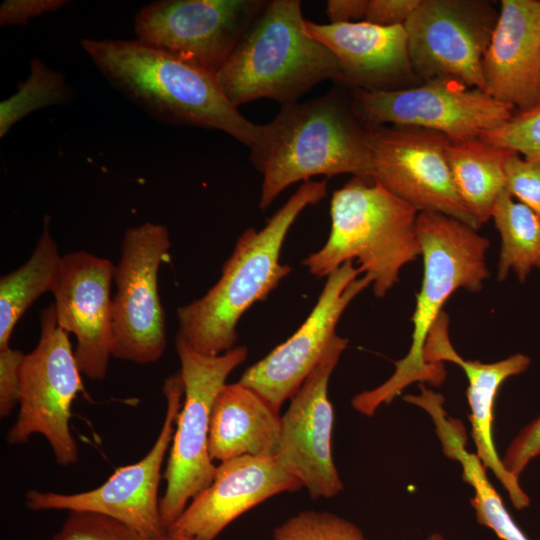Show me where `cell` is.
I'll use <instances>...</instances> for the list:
<instances>
[{
  "label": "cell",
  "mask_w": 540,
  "mask_h": 540,
  "mask_svg": "<svg viewBox=\"0 0 540 540\" xmlns=\"http://www.w3.org/2000/svg\"><path fill=\"white\" fill-rule=\"evenodd\" d=\"M369 126L335 90L281 106L262 124L249 158L262 174L259 207L267 209L290 185L312 177L353 174L372 179Z\"/></svg>",
  "instance_id": "1"
},
{
  "label": "cell",
  "mask_w": 540,
  "mask_h": 540,
  "mask_svg": "<svg viewBox=\"0 0 540 540\" xmlns=\"http://www.w3.org/2000/svg\"><path fill=\"white\" fill-rule=\"evenodd\" d=\"M81 46L101 74L155 119L222 131L249 149L262 124L233 106L216 77L136 39L84 38Z\"/></svg>",
  "instance_id": "2"
},
{
  "label": "cell",
  "mask_w": 540,
  "mask_h": 540,
  "mask_svg": "<svg viewBox=\"0 0 540 540\" xmlns=\"http://www.w3.org/2000/svg\"><path fill=\"white\" fill-rule=\"evenodd\" d=\"M326 195L327 181H305L262 229H246L237 238L218 281L202 297L177 309V334L205 355L234 348L242 315L265 300L291 272L289 265L280 262L291 226L306 207L318 204Z\"/></svg>",
  "instance_id": "3"
},
{
  "label": "cell",
  "mask_w": 540,
  "mask_h": 540,
  "mask_svg": "<svg viewBox=\"0 0 540 540\" xmlns=\"http://www.w3.org/2000/svg\"><path fill=\"white\" fill-rule=\"evenodd\" d=\"M416 228L423 257V278L411 317V345L407 355L395 362V371L389 379L352 398V407L366 416L389 404L414 382L433 385L443 382V364H429L424 358L429 334L443 312V305L456 290L463 288L477 293L490 275L486 264L490 242L475 228L437 212H419Z\"/></svg>",
  "instance_id": "4"
},
{
  "label": "cell",
  "mask_w": 540,
  "mask_h": 540,
  "mask_svg": "<svg viewBox=\"0 0 540 540\" xmlns=\"http://www.w3.org/2000/svg\"><path fill=\"white\" fill-rule=\"evenodd\" d=\"M418 213L373 179L353 176L332 194L326 243L302 265L321 278L356 261L382 298L399 282L401 269L421 256Z\"/></svg>",
  "instance_id": "5"
},
{
  "label": "cell",
  "mask_w": 540,
  "mask_h": 540,
  "mask_svg": "<svg viewBox=\"0 0 540 540\" xmlns=\"http://www.w3.org/2000/svg\"><path fill=\"white\" fill-rule=\"evenodd\" d=\"M304 22L299 0L267 2L215 75L233 106L260 98L291 104L316 84L338 79L335 56Z\"/></svg>",
  "instance_id": "6"
},
{
  "label": "cell",
  "mask_w": 540,
  "mask_h": 540,
  "mask_svg": "<svg viewBox=\"0 0 540 540\" xmlns=\"http://www.w3.org/2000/svg\"><path fill=\"white\" fill-rule=\"evenodd\" d=\"M175 346L184 398L163 473L166 490L160 501V514L165 531L214 478L216 466L209 453L211 409L230 373L248 355V349L243 345L219 355H205L178 334Z\"/></svg>",
  "instance_id": "7"
},
{
  "label": "cell",
  "mask_w": 540,
  "mask_h": 540,
  "mask_svg": "<svg viewBox=\"0 0 540 540\" xmlns=\"http://www.w3.org/2000/svg\"><path fill=\"white\" fill-rule=\"evenodd\" d=\"M40 321L39 341L21 364L19 413L7 441L22 444L31 435L41 434L57 463L68 466L79 456L69 427L71 405L85 388L69 334L58 326L53 304L42 310Z\"/></svg>",
  "instance_id": "8"
},
{
  "label": "cell",
  "mask_w": 540,
  "mask_h": 540,
  "mask_svg": "<svg viewBox=\"0 0 540 540\" xmlns=\"http://www.w3.org/2000/svg\"><path fill=\"white\" fill-rule=\"evenodd\" d=\"M170 246L169 231L160 223L147 221L125 231L113 273V357L149 364L165 352L166 322L158 273L168 259Z\"/></svg>",
  "instance_id": "9"
},
{
  "label": "cell",
  "mask_w": 540,
  "mask_h": 540,
  "mask_svg": "<svg viewBox=\"0 0 540 540\" xmlns=\"http://www.w3.org/2000/svg\"><path fill=\"white\" fill-rule=\"evenodd\" d=\"M353 106L369 127L422 128L450 141L480 139L506 123L514 107L476 88L449 79L426 81L411 88L349 92Z\"/></svg>",
  "instance_id": "10"
},
{
  "label": "cell",
  "mask_w": 540,
  "mask_h": 540,
  "mask_svg": "<svg viewBox=\"0 0 540 540\" xmlns=\"http://www.w3.org/2000/svg\"><path fill=\"white\" fill-rule=\"evenodd\" d=\"M166 413L160 433L150 451L138 462L122 466L99 487L76 494L29 490V509L88 511L117 519L142 535L156 539L166 531L162 525L158 489L163 462L172 443L182 408L184 384L179 373L163 385Z\"/></svg>",
  "instance_id": "11"
},
{
  "label": "cell",
  "mask_w": 540,
  "mask_h": 540,
  "mask_svg": "<svg viewBox=\"0 0 540 540\" xmlns=\"http://www.w3.org/2000/svg\"><path fill=\"white\" fill-rule=\"evenodd\" d=\"M264 0H161L136 14V40L216 75Z\"/></svg>",
  "instance_id": "12"
},
{
  "label": "cell",
  "mask_w": 540,
  "mask_h": 540,
  "mask_svg": "<svg viewBox=\"0 0 540 540\" xmlns=\"http://www.w3.org/2000/svg\"><path fill=\"white\" fill-rule=\"evenodd\" d=\"M498 13L478 0H421L404 24L412 73L486 92L482 60Z\"/></svg>",
  "instance_id": "13"
},
{
  "label": "cell",
  "mask_w": 540,
  "mask_h": 540,
  "mask_svg": "<svg viewBox=\"0 0 540 540\" xmlns=\"http://www.w3.org/2000/svg\"><path fill=\"white\" fill-rule=\"evenodd\" d=\"M448 141L422 128L369 127L372 179L418 212L441 213L478 230L456 190L446 157Z\"/></svg>",
  "instance_id": "14"
},
{
  "label": "cell",
  "mask_w": 540,
  "mask_h": 540,
  "mask_svg": "<svg viewBox=\"0 0 540 540\" xmlns=\"http://www.w3.org/2000/svg\"><path fill=\"white\" fill-rule=\"evenodd\" d=\"M348 340L337 334L290 398L281 416L277 461L295 476L311 498H331L343 490L332 455L334 410L328 385Z\"/></svg>",
  "instance_id": "15"
},
{
  "label": "cell",
  "mask_w": 540,
  "mask_h": 540,
  "mask_svg": "<svg viewBox=\"0 0 540 540\" xmlns=\"http://www.w3.org/2000/svg\"><path fill=\"white\" fill-rule=\"evenodd\" d=\"M353 261L326 277L315 306L302 325L264 358L248 367L238 380L280 410L321 359L336 326L352 300L372 285Z\"/></svg>",
  "instance_id": "16"
},
{
  "label": "cell",
  "mask_w": 540,
  "mask_h": 540,
  "mask_svg": "<svg viewBox=\"0 0 540 540\" xmlns=\"http://www.w3.org/2000/svg\"><path fill=\"white\" fill-rule=\"evenodd\" d=\"M111 260L87 251L62 255L52 290L58 326L76 337L74 355L86 377L103 379L112 356Z\"/></svg>",
  "instance_id": "17"
},
{
  "label": "cell",
  "mask_w": 540,
  "mask_h": 540,
  "mask_svg": "<svg viewBox=\"0 0 540 540\" xmlns=\"http://www.w3.org/2000/svg\"><path fill=\"white\" fill-rule=\"evenodd\" d=\"M302 487L275 457L242 456L220 462L211 484L190 501L166 532L189 540H214L251 508Z\"/></svg>",
  "instance_id": "18"
},
{
  "label": "cell",
  "mask_w": 540,
  "mask_h": 540,
  "mask_svg": "<svg viewBox=\"0 0 540 540\" xmlns=\"http://www.w3.org/2000/svg\"><path fill=\"white\" fill-rule=\"evenodd\" d=\"M482 72L497 101L519 111L540 103V1H501Z\"/></svg>",
  "instance_id": "19"
},
{
  "label": "cell",
  "mask_w": 540,
  "mask_h": 540,
  "mask_svg": "<svg viewBox=\"0 0 540 540\" xmlns=\"http://www.w3.org/2000/svg\"><path fill=\"white\" fill-rule=\"evenodd\" d=\"M424 358L429 364L449 361L463 369L468 379L467 399L471 410V435L476 446V455L503 485L514 507H528L530 499L522 489L519 478L505 468L496 451L492 424L495 399L500 386L508 378L526 371L531 362L530 358L517 353L493 363L463 359L450 343L448 318L444 312L429 334Z\"/></svg>",
  "instance_id": "20"
},
{
  "label": "cell",
  "mask_w": 540,
  "mask_h": 540,
  "mask_svg": "<svg viewBox=\"0 0 540 540\" xmlns=\"http://www.w3.org/2000/svg\"><path fill=\"white\" fill-rule=\"evenodd\" d=\"M306 32L335 56L338 85L367 91L396 89L412 69L405 28L367 21L319 24L304 22Z\"/></svg>",
  "instance_id": "21"
},
{
  "label": "cell",
  "mask_w": 540,
  "mask_h": 540,
  "mask_svg": "<svg viewBox=\"0 0 540 540\" xmlns=\"http://www.w3.org/2000/svg\"><path fill=\"white\" fill-rule=\"evenodd\" d=\"M280 436L279 411L257 392L239 381L220 389L210 415L209 453L213 460L275 457Z\"/></svg>",
  "instance_id": "22"
},
{
  "label": "cell",
  "mask_w": 540,
  "mask_h": 540,
  "mask_svg": "<svg viewBox=\"0 0 540 540\" xmlns=\"http://www.w3.org/2000/svg\"><path fill=\"white\" fill-rule=\"evenodd\" d=\"M513 150L481 139L448 141L446 157L456 190L479 228L505 189V163Z\"/></svg>",
  "instance_id": "23"
},
{
  "label": "cell",
  "mask_w": 540,
  "mask_h": 540,
  "mask_svg": "<svg viewBox=\"0 0 540 540\" xmlns=\"http://www.w3.org/2000/svg\"><path fill=\"white\" fill-rule=\"evenodd\" d=\"M62 255L50 232V217L30 258L0 278V349L10 347L13 330L25 311L45 292H52Z\"/></svg>",
  "instance_id": "24"
},
{
  "label": "cell",
  "mask_w": 540,
  "mask_h": 540,
  "mask_svg": "<svg viewBox=\"0 0 540 540\" xmlns=\"http://www.w3.org/2000/svg\"><path fill=\"white\" fill-rule=\"evenodd\" d=\"M491 218L501 239L497 279L503 281L513 271L523 283L533 268L540 271V217L504 189Z\"/></svg>",
  "instance_id": "25"
},
{
  "label": "cell",
  "mask_w": 540,
  "mask_h": 540,
  "mask_svg": "<svg viewBox=\"0 0 540 540\" xmlns=\"http://www.w3.org/2000/svg\"><path fill=\"white\" fill-rule=\"evenodd\" d=\"M73 97L64 75L48 67L41 59L30 61L27 78L17 85L16 92L0 102V137L31 112L52 105L67 103Z\"/></svg>",
  "instance_id": "26"
},
{
  "label": "cell",
  "mask_w": 540,
  "mask_h": 540,
  "mask_svg": "<svg viewBox=\"0 0 540 540\" xmlns=\"http://www.w3.org/2000/svg\"><path fill=\"white\" fill-rule=\"evenodd\" d=\"M274 540H367L354 523L327 511L305 510L276 527Z\"/></svg>",
  "instance_id": "27"
},
{
  "label": "cell",
  "mask_w": 540,
  "mask_h": 540,
  "mask_svg": "<svg viewBox=\"0 0 540 540\" xmlns=\"http://www.w3.org/2000/svg\"><path fill=\"white\" fill-rule=\"evenodd\" d=\"M480 139L513 150L527 160L540 162V103L518 111L502 126L484 133Z\"/></svg>",
  "instance_id": "28"
},
{
  "label": "cell",
  "mask_w": 540,
  "mask_h": 540,
  "mask_svg": "<svg viewBox=\"0 0 540 540\" xmlns=\"http://www.w3.org/2000/svg\"><path fill=\"white\" fill-rule=\"evenodd\" d=\"M53 540H155L112 517L88 511H69Z\"/></svg>",
  "instance_id": "29"
},
{
  "label": "cell",
  "mask_w": 540,
  "mask_h": 540,
  "mask_svg": "<svg viewBox=\"0 0 540 540\" xmlns=\"http://www.w3.org/2000/svg\"><path fill=\"white\" fill-rule=\"evenodd\" d=\"M505 189L540 217V162L513 151L505 163Z\"/></svg>",
  "instance_id": "30"
},
{
  "label": "cell",
  "mask_w": 540,
  "mask_h": 540,
  "mask_svg": "<svg viewBox=\"0 0 540 540\" xmlns=\"http://www.w3.org/2000/svg\"><path fill=\"white\" fill-rule=\"evenodd\" d=\"M540 455V416L514 438L502 459L505 468L520 477L527 465Z\"/></svg>",
  "instance_id": "31"
},
{
  "label": "cell",
  "mask_w": 540,
  "mask_h": 540,
  "mask_svg": "<svg viewBox=\"0 0 540 540\" xmlns=\"http://www.w3.org/2000/svg\"><path fill=\"white\" fill-rule=\"evenodd\" d=\"M24 353L11 347L0 349V415L7 417L19 403L20 370Z\"/></svg>",
  "instance_id": "32"
},
{
  "label": "cell",
  "mask_w": 540,
  "mask_h": 540,
  "mask_svg": "<svg viewBox=\"0 0 540 540\" xmlns=\"http://www.w3.org/2000/svg\"><path fill=\"white\" fill-rule=\"evenodd\" d=\"M66 0H5L0 5V25H25L29 20L64 7Z\"/></svg>",
  "instance_id": "33"
},
{
  "label": "cell",
  "mask_w": 540,
  "mask_h": 540,
  "mask_svg": "<svg viewBox=\"0 0 540 540\" xmlns=\"http://www.w3.org/2000/svg\"><path fill=\"white\" fill-rule=\"evenodd\" d=\"M421 0H368L363 21L380 26H399L406 23Z\"/></svg>",
  "instance_id": "34"
},
{
  "label": "cell",
  "mask_w": 540,
  "mask_h": 540,
  "mask_svg": "<svg viewBox=\"0 0 540 540\" xmlns=\"http://www.w3.org/2000/svg\"><path fill=\"white\" fill-rule=\"evenodd\" d=\"M368 0H329L326 3V15L329 23H351L363 19Z\"/></svg>",
  "instance_id": "35"
},
{
  "label": "cell",
  "mask_w": 540,
  "mask_h": 540,
  "mask_svg": "<svg viewBox=\"0 0 540 540\" xmlns=\"http://www.w3.org/2000/svg\"><path fill=\"white\" fill-rule=\"evenodd\" d=\"M155 540H189V539L166 532L163 536L156 538Z\"/></svg>",
  "instance_id": "36"
},
{
  "label": "cell",
  "mask_w": 540,
  "mask_h": 540,
  "mask_svg": "<svg viewBox=\"0 0 540 540\" xmlns=\"http://www.w3.org/2000/svg\"><path fill=\"white\" fill-rule=\"evenodd\" d=\"M427 540H446L441 534L433 533L431 534Z\"/></svg>",
  "instance_id": "37"
}]
</instances>
